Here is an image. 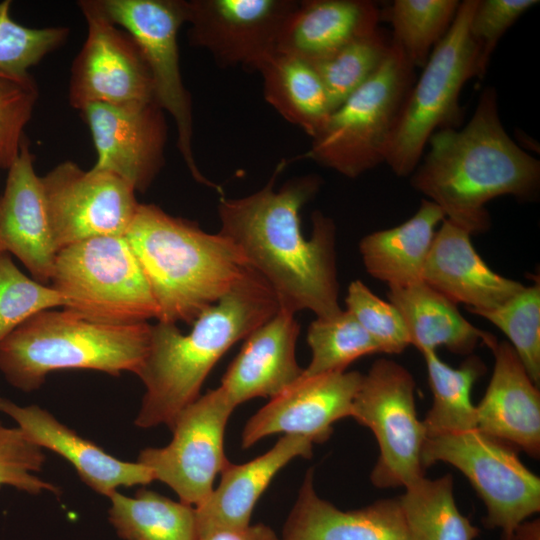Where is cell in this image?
<instances>
[{"label": "cell", "instance_id": "1", "mask_svg": "<svg viewBox=\"0 0 540 540\" xmlns=\"http://www.w3.org/2000/svg\"><path fill=\"white\" fill-rule=\"evenodd\" d=\"M280 162L267 184L240 198H221L219 233L232 240L274 292L279 309L338 314L336 226L320 211L312 215V234L305 238L300 211L318 192L321 179L305 175L275 190Z\"/></svg>", "mask_w": 540, "mask_h": 540}, {"label": "cell", "instance_id": "2", "mask_svg": "<svg viewBox=\"0 0 540 540\" xmlns=\"http://www.w3.org/2000/svg\"><path fill=\"white\" fill-rule=\"evenodd\" d=\"M427 144L429 150L410 175L411 186L471 235L490 229L489 201L506 195L524 201L538 196L540 162L504 129L492 87L481 92L463 128L437 130Z\"/></svg>", "mask_w": 540, "mask_h": 540}, {"label": "cell", "instance_id": "3", "mask_svg": "<svg viewBox=\"0 0 540 540\" xmlns=\"http://www.w3.org/2000/svg\"><path fill=\"white\" fill-rule=\"evenodd\" d=\"M278 310L274 292L253 269L204 310L188 334L172 323L151 325L149 350L136 374L145 394L135 425L170 428L176 416L200 396L204 380L219 359Z\"/></svg>", "mask_w": 540, "mask_h": 540}, {"label": "cell", "instance_id": "4", "mask_svg": "<svg viewBox=\"0 0 540 540\" xmlns=\"http://www.w3.org/2000/svg\"><path fill=\"white\" fill-rule=\"evenodd\" d=\"M125 237L158 305L160 322L192 324L254 269L229 238L154 204H139Z\"/></svg>", "mask_w": 540, "mask_h": 540}, {"label": "cell", "instance_id": "5", "mask_svg": "<svg viewBox=\"0 0 540 540\" xmlns=\"http://www.w3.org/2000/svg\"><path fill=\"white\" fill-rule=\"evenodd\" d=\"M148 322L114 325L84 318L65 308L38 312L0 343V371L13 387L31 392L47 375L89 369L119 376L137 374L150 346Z\"/></svg>", "mask_w": 540, "mask_h": 540}, {"label": "cell", "instance_id": "6", "mask_svg": "<svg viewBox=\"0 0 540 540\" xmlns=\"http://www.w3.org/2000/svg\"><path fill=\"white\" fill-rule=\"evenodd\" d=\"M414 66L391 40L379 70L340 106L298 158L356 178L385 163L404 104L415 82Z\"/></svg>", "mask_w": 540, "mask_h": 540}, {"label": "cell", "instance_id": "7", "mask_svg": "<svg viewBox=\"0 0 540 540\" xmlns=\"http://www.w3.org/2000/svg\"><path fill=\"white\" fill-rule=\"evenodd\" d=\"M477 0L460 2L444 37L432 50L404 104L385 163L399 177L418 166L429 138L462 122L459 97L464 85L485 73L469 24Z\"/></svg>", "mask_w": 540, "mask_h": 540}, {"label": "cell", "instance_id": "8", "mask_svg": "<svg viewBox=\"0 0 540 540\" xmlns=\"http://www.w3.org/2000/svg\"><path fill=\"white\" fill-rule=\"evenodd\" d=\"M50 286L63 307L92 321L129 325L159 318V308L125 236H101L58 251Z\"/></svg>", "mask_w": 540, "mask_h": 540}, {"label": "cell", "instance_id": "9", "mask_svg": "<svg viewBox=\"0 0 540 540\" xmlns=\"http://www.w3.org/2000/svg\"><path fill=\"white\" fill-rule=\"evenodd\" d=\"M436 462L466 476L485 505V525L499 529L503 540L540 511V478L514 448L478 429L426 438L423 466Z\"/></svg>", "mask_w": 540, "mask_h": 540}, {"label": "cell", "instance_id": "10", "mask_svg": "<svg viewBox=\"0 0 540 540\" xmlns=\"http://www.w3.org/2000/svg\"><path fill=\"white\" fill-rule=\"evenodd\" d=\"M415 380L396 361L376 360L363 378L351 416L369 428L379 447L370 479L377 488L405 487L425 476L422 451L426 440L415 404Z\"/></svg>", "mask_w": 540, "mask_h": 540}, {"label": "cell", "instance_id": "11", "mask_svg": "<svg viewBox=\"0 0 540 540\" xmlns=\"http://www.w3.org/2000/svg\"><path fill=\"white\" fill-rule=\"evenodd\" d=\"M102 14L128 32L148 65L155 102L174 120L177 148L192 176L214 186L200 172L193 153L192 100L186 89L178 32L186 24L185 0H95Z\"/></svg>", "mask_w": 540, "mask_h": 540}, {"label": "cell", "instance_id": "12", "mask_svg": "<svg viewBox=\"0 0 540 540\" xmlns=\"http://www.w3.org/2000/svg\"><path fill=\"white\" fill-rule=\"evenodd\" d=\"M235 406L219 386L200 395L174 419L164 447L141 450L138 461L167 484L185 504L201 505L217 475L230 463L224 452L225 428Z\"/></svg>", "mask_w": 540, "mask_h": 540}, {"label": "cell", "instance_id": "13", "mask_svg": "<svg viewBox=\"0 0 540 540\" xmlns=\"http://www.w3.org/2000/svg\"><path fill=\"white\" fill-rule=\"evenodd\" d=\"M41 184L57 251L94 237L125 236L140 204L124 179L70 160L41 177Z\"/></svg>", "mask_w": 540, "mask_h": 540}, {"label": "cell", "instance_id": "14", "mask_svg": "<svg viewBox=\"0 0 540 540\" xmlns=\"http://www.w3.org/2000/svg\"><path fill=\"white\" fill-rule=\"evenodd\" d=\"M77 4L87 37L71 67V107L80 111L96 103L129 106L155 101L151 74L135 39L110 22L95 0Z\"/></svg>", "mask_w": 540, "mask_h": 540}, {"label": "cell", "instance_id": "15", "mask_svg": "<svg viewBox=\"0 0 540 540\" xmlns=\"http://www.w3.org/2000/svg\"><path fill=\"white\" fill-rule=\"evenodd\" d=\"M296 0H185L188 39L223 67L258 72Z\"/></svg>", "mask_w": 540, "mask_h": 540}, {"label": "cell", "instance_id": "16", "mask_svg": "<svg viewBox=\"0 0 540 540\" xmlns=\"http://www.w3.org/2000/svg\"><path fill=\"white\" fill-rule=\"evenodd\" d=\"M80 114L97 154L93 167L145 192L165 165V112L153 101L129 106L90 104Z\"/></svg>", "mask_w": 540, "mask_h": 540}, {"label": "cell", "instance_id": "17", "mask_svg": "<svg viewBox=\"0 0 540 540\" xmlns=\"http://www.w3.org/2000/svg\"><path fill=\"white\" fill-rule=\"evenodd\" d=\"M362 378L358 371L302 374L249 418L242 431V448L274 434L303 437L313 444L326 441L333 424L351 416Z\"/></svg>", "mask_w": 540, "mask_h": 540}, {"label": "cell", "instance_id": "18", "mask_svg": "<svg viewBox=\"0 0 540 540\" xmlns=\"http://www.w3.org/2000/svg\"><path fill=\"white\" fill-rule=\"evenodd\" d=\"M18 258L37 282L50 285L57 249L53 240L41 177L25 138L8 169L0 196V254Z\"/></svg>", "mask_w": 540, "mask_h": 540}, {"label": "cell", "instance_id": "19", "mask_svg": "<svg viewBox=\"0 0 540 540\" xmlns=\"http://www.w3.org/2000/svg\"><path fill=\"white\" fill-rule=\"evenodd\" d=\"M484 344L494 356L492 376L476 405L477 429L528 455H540V392L507 341L490 333Z\"/></svg>", "mask_w": 540, "mask_h": 540}, {"label": "cell", "instance_id": "20", "mask_svg": "<svg viewBox=\"0 0 540 540\" xmlns=\"http://www.w3.org/2000/svg\"><path fill=\"white\" fill-rule=\"evenodd\" d=\"M471 236L444 219L435 232L423 282L472 313L500 306L525 285L494 272L475 250Z\"/></svg>", "mask_w": 540, "mask_h": 540}, {"label": "cell", "instance_id": "21", "mask_svg": "<svg viewBox=\"0 0 540 540\" xmlns=\"http://www.w3.org/2000/svg\"><path fill=\"white\" fill-rule=\"evenodd\" d=\"M299 332L295 314L279 309L245 338L220 385L235 407L257 397L271 399L302 376L296 359Z\"/></svg>", "mask_w": 540, "mask_h": 540}, {"label": "cell", "instance_id": "22", "mask_svg": "<svg viewBox=\"0 0 540 540\" xmlns=\"http://www.w3.org/2000/svg\"><path fill=\"white\" fill-rule=\"evenodd\" d=\"M0 411L11 417L38 446L65 458L81 480L101 495L109 498L121 486L146 485L154 481L148 467L113 457L37 405L19 406L1 398Z\"/></svg>", "mask_w": 540, "mask_h": 540}, {"label": "cell", "instance_id": "23", "mask_svg": "<svg viewBox=\"0 0 540 540\" xmlns=\"http://www.w3.org/2000/svg\"><path fill=\"white\" fill-rule=\"evenodd\" d=\"M281 540H413L398 499L341 510L319 497L309 470L289 513Z\"/></svg>", "mask_w": 540, "mask_h": 540}, {"label": "cell", "instance_id": "24", "mask_svg": "<svg viewBox=\"0 0 540 540\" xmlns=\"http://www.w3.org/2000/svg\"><path fill=\"white\" fill-rule=\"evenodd\" d=\"M313 443L284 435L266 453L243 464L231 462L210 496L195 507L198 537L221 529L248 526L254 507L275 475L295 458H310Z\"/></svg>", "mask_w": 540, "mask_h": 540}, {"label": "cell", "instance_id": "25", "mask_svg": "<svg viewBox=\"0 0 540 540\" xmlns=\"http://www.w3.org/2000/svg\"><path fill=\"white\" fill-rule=\"evenodd\" d=\"M381 12L370 0H303L286 20L276 52L317 62L378 30Z\"/></svg>", "mask_w": 540, "mask_h": 540}, {"label": "cell", "instance_id": "26", "mask_svg": "<svg viewBox=\"0 0 540 540\" xmlns=\"http://www.w3.org/2000/svg\"><path fill=\"white\" fill-rule=\"evenodd\" d=\"M444 219L441 209L424 198L415 214L402 224L364 236L359 252L367 273L388 287L423 282L436 228Z\"/></svg>", "mask_w": 540, "mask_h": 540}, {"label": "cell", "instance_id": "27", "mask_svg": "<svg viewBox=\"0 0 540 540\" xmlns=\"http://www.w3.org/2000/svg\"><path fill=\"white\" fill-rule=\"evenodd\" d=\"M388 288V301L400 313L410 345L421 354L442 346L469 356L479 341L484 342L488 332L475 327L456 304L426 283Z\"/></svg>", "mask_w": 540, "mask_h": 540}, {"label": "cell", "instance_id": "28", "mask_svg": "<svg viewBox=\"0 0 540 540\" xmlns=\"http://www.w3.org/2000/svg\"><path fill=\"white\" fill-rule=\"evenodd\" d=\"M265 101L286 121L313 138L333 111L311 63L275 52L259 68Z\"/></svg>", "mask_w": 540, "mask_h": 540}, {"label": "cell", "instance_id": "29", "mask_svg": "<svg viewBox=\"0 0 540 540\" xmlns=\"http://www.w3.org/2000/svg\"><path fill=\"white\" fill-rule=\"evenodd\" d=\"M422 355L432 392V405L422 421L426 438L477 429V412L471 392L485 372L482 360L471 354L454 368L442 361L436 351H426Z\"/></svg>", "mask_w": 540, "mask_h": 540}, {"label": "cell", "instance_id": "30", "mask_svg": "<svg viewBox=\"0 0 540 540\" xmlns=\"http://www.w3.org/2000/svg\"><path fill=\"white\" fill-rule=\"evenodd\" d=\"M109 520L124 540H197L195 507L140 488L134 497H109Z\"/></svg>", "mask_w": 540, "mask_h": 540}, {"label": "cell", "instance_id": "31", "mask_svg": "<svg viewBox=\"0 0 540 540\" xmlns=\"http://www.w3.org/2000/svg\"><path fill=\"white\" fill-rule=\"evenodd\" d=\"M398 501L413 540H474L480 529L461 514L454 499L453 478L425 476L404 487Z\"/></svg>", "mask_w": 540, "mask_h": 540}, {"label": "cell", "instance_id": "32", "mask_svg": "<svg viewBox=\"0 0 540 540\" xmlns=\"http://www.w3.org/2000/svg\"><path fill=\"white\" fill-rule=\"evenodd\" d=\"M458 0H395L388 19L391 40L408 61L422 68L432 50L452 25L460 6Z\"/></svg>", "mask_w": 540, "mask_h": 540}, {"label": "cell", "instance_id": "33", "mask_svg": "<svg viewBox=\"0 0 540 540\" xmlns=\"http://www.w3.org/2000/svg\"><path fill=\"white\" fill-rule=\"evenodd\" d=\"M311 360L304 376L343 372L355 360L381 353L379 346L347 310L313 320L307 331Z\"/></svg>", "mask_w": 540, "mask_h": 540}, {"label": "cell", "instance_id": "34", "mask_svg": "<svg viewBox=\"0 0 540 540\" xmlns=\"http://www.w3.org/2000/svg\"><path fill=\"white\" fill-rule=\"evenodd\" d=\"M391 49V38L379 29L311 63L330 98L333 110L365 84L382 66Z\"/></svg>", "mask_w": 540, "mask_h": 540}, {"label": "cell", "instance_id": "35", "mask_svg": "<svg viewBox=\"0 0 540 540\" xmlns=\"http://www.w3.org/2000/svg\"><path fill=\"white\" fill-rule=\"evenodd\" d=\"M11 5L0 2V79L28 81L30 69L66 42L69 28L24 26L11 17Z\"/></svg>", "mask_w": 540, "mask_h": 540}, {"label": "cell", "instance_id": "36", "mask_svg": "<svg viewBox=\"0 0 540 540\" xmlns=\"http://www.w3.org/2000/svg\"><path fill=\"white\" fill-rule=\"evenodd\" d=\"M501 330L529 377L540 382V284L524 286L500 306L472 312Z\"/></svg>", "mask_w": 540, "mask_h": 540}, {"label": "cell", "instance_id": "37", "mask_svg": "<svg viewBox=\"0 0 540 540\" xmlns=\"http://www.w3.org/2000/svg\"><path fill=\"white\" fill-rule=\"evenodd\" d=\"M65 306L59 292L25 275L11 255L0 254V343L34 314Z\"/></svg>", "mask_w": 540, "mask_h": 540}, {"label": "cell", "instance_id": "38", "mask_svg": "<svg viewBox=\"0 0 540 540\" xmlns=\"http://www.w3.org/2000/svg\"><path fill=\"white\" fill-rule=\"evenodd\" d=\"M345 304L346 310L376 342L381 353L399 354L410 345L396 307L375 295L361 280L349 284Z\"/></svg>", "mask_w": 540, "mask_h": 540}, {"label": "cell", "instance_id": "39", "mask_svg": "<svg viewBox=\"0 0 540 540\" xmlns=\"http://www.w3.org/2000/svg\"><path fill=\"white\" fill-rule=\"evenodd\" d=\"M44 462L40 446L19 427H7L0 421V487L8 485L33 495L43 491L59 494L56 485L34 474Z\"/></svg>", "mask_w": 540, "mask_h": 540}, {"label": "cell", "instance_id": "40", "mask_svg": "<svg viewBox=\"0 0 540 540\" xmlns=\"http://www.w3.org/2000/svg\"><path fill=\"white\" fill-rule=\"evenodd\" d=\"M38 100L33 79H0V168L9 169L19 155L26 138L24 129Z\"/></svg>", "mask_w": 540, "mask_h": 540}, {"label": "cell", "instance_id": "41", "mask_svg": "<svg viewBox=\"0 0 540 540\" xmlns=\"http://www.w3.org/2000/svg\"><path fill=\"white\" fill-rule=\"evenodd\" d=\"M538 3L537 0H477L469 30L479 49L480 63L485 74L501 37L525 12Z\"/></svg>", "mask_w": 540, "mask_h": 540}, {"label": "cell", "instance_id": "42", "mask_svg": "<svg viewBox=\"0 0 540 540\" xmlns=\"http://www.w3.org/2000/svg\"><path fill=\"white\" fill-rule=\"evenodd\" d=\"M197 540H279L269 526L259 523L236 529L216 530L198 537Z\"/></svg>", "mask_w": 540, "mask_h": 540}, {"label": "cell", "instance_id": "43", "mask_svg": "<svg viewBox=\"0 0 540 540\" xmlns=\"http://www.w3.org/2000/svg\"><path fill=\"white\" fill-rule=\"evenodd\" d=\"M508 540H540V520L524 521Z\"/></svg>", "mask_w": 540, "mask_h": 540}, {"label": "cell", "instance_id": "44", "mask_svg": "<svg viewBox=\"0 0 540 540\" xmlns=\"http://www.w3.org/2000/svg\"><path fill=\"white\" fill-rule=\"evenodd\" d=\"M0 400H1V397H0Z\"/></svg>", "mask_w": 540, "mask_h": 540}]
</instances>
